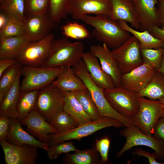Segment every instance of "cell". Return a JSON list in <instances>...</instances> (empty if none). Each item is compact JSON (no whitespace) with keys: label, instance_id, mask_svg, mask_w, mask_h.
I'll use <instances>...</instances> for the list:
<instances>
[{"label":"cell","instance_id":"13","mask_svg":"<svg viewBox=\"0 0 164 164\" xmlns=\"http://www.w3.org/2000/svg\"><path fill=\"white\" fill-rule=\"evenodd\" d=\"M6 164H35L38 156L37 147L25 144L18 146L6 140L0 141Z\"/></svg>","mask_w":164,"mask_h":164},{"label":"cell","instance_id":"35","mask_svg":"<svg viewBox=\"0 0 164 164\" xmlns=\"http://www.w3.org/2000/svg\"><path fill=\"white\" fill-rule=\"evenodd\" d=\"M0 9L2 12L10 13L24 22L26 19L25 0H0Z\"/></svg>","mask_w":164,"mask_h":164},{"label":"cell","instance_id":"26","mask_svg":"<svg viewBox=\"0 0 164 164\" xmlns=\"http://www.w3.org/2000/svg\"><path fill=\"white\" fill-rule=\"evenodd\" d=\"M120 26L135 37L140 43L141 49H157L162 47L163 41L153 36L148 30L141 31L135 29L125 21H118Z\"/></svg>","mask_w":164,"mask_h":164},{"label":"cell","instance_id":"45","mask_svg":"<svg viewBox=\"0 0 164 164\" xmlns=\"http://www.w3.org/2000/svg\"><path fill=\"white\" fill-rule=\"evenodd\" d=\"M18 63L15 59H0V77L6 70Z\"/></svg>","mask_w":164,"mask_h":164},{"label":"cell","instance_id":"3","mask_svg":"<svg viewBox=\"0 0 164 164\" xmlns=\"http://www.w3.org/2000/svg\"><path fill=\"white\" fill-rule=\"evenodd\" d=\"M76 76L84 82L96 105L101 117H107L118 120L125 127L133 125L131 119L115 111L110 104L104 94V89L97 85L92 80L82 59L73 67Z\"/></svg>","mask_w":164,"mask_h":164},{"label":"cell","instance_id":"10","mask_svg":"<svg viewBox=\"0 0 164 164\" xmlns=\"http://www.w3.org/2000/svg\"><path fill=\"white\" fill-rule=\"evenodd\" d=\"M104 93L111 107L122 116L131 119L138 112L139 103L136 94L121 85L104 90Z\"/></svg>","mask_w":164,"mask_h":164},{"label":"cell","instance_id":"17","mask_svg":"<svg viewBox=\"0 0 164 164\" xmlns=\"http://www.w3.org/2000/svg\"><path fill=\"white\" fill-rule=\"evenodd\" d=\"M20 121L21 124L26 126L27 132L42 142L49 143V134L57 133L56 129L35 108Z\"/></svg>","mask_w":164,"mask_h":164},{"label":"cell","instance_id":"32","mask_svg":"<svg viewBox=\"0 0 164 164\" xmlns=\"http://www.w3.org/2000/svg\"><path fill=\"white\" fill-rule=\"evenodd\" d=\"M49 14L54 21L58 23L69 15L72 0H49Z\"/></svg>","mask_w":164,"mask_h":164},{"label":"cell","instance_id":"44","mask_svg":"<svg viewBox=\"0 0 164 164\" xmlns=\"http://www.w3.org/2000/svg\"><path fill=\"white\" fill-rule=\"evenodd\" d=\"M155 38L164 42V28L158 26H153L148 29Z\"/></svg>","mask_w":164,"mask_h":164},{"label":"cell","instance_id":"39","mask_svg":"<svg viewBox=\"0 0 164 164\" xmlns=\"http://www.w3.org/2000/svg\"><path fill=\"white\" fill-rule=\"evenodd\" d=\"M78 150L72 142L68 141L49 146V149L47 152L49 159L54 160L62 154H65Z\"/></svg>","mask_w":164,"mask_h":164},{"label":"cell","instance_id":"25","mask_svg":"<svg viewBox=\"0 0 164 164\" xmlns=\"http://www.w3.org/2000/svg\"><path fill=\"white\" fill-rule=\"evenodd\" d=\"M64 92L63 110L71 116L77 127L92 121L90 117L84 110L73 92L69 91Z\"/></svg>","mask_w":164,"mask_h":164},{"label":"cell","instance_id":"22","mask_svg":"<svg viewBox=\"0 0 164 164\" xmlns=\"http://www.w3.org/2000/svg\"><path fill=\"white\" fill-rule=\"evenodd\" d=\"M22 67L19 70L15 82L0 103V116H5L10 118H19L17 106L21 93L20 78L22 75Z\"/></svg>","mask_w":164,"mask_h":164},{"label":"cell","instance_id":"33","mask_svg":"<svg viewBox=\"0 0 164 164\" xmlns=\"http://www.w3.org/2000/svg\"><path fill=\"white\" fill-rule=\"evenodd\" d=\"M48 122L56 129L57 133L65 132L77 127L71 116L63 110L59 112Z\"/></svg>","mask_w":164,"mask_h":164},{"label":"cell","instance_id":"20","mask_svg":"<svg viewBox=\"0 0 164 164\" xmlns=\"http://www.w3.org/2000/svg\"><path fill=\"white\" fill-rule=\"evenodd\" d=\"M92 80L104 90L116 87L111 77L102 69L97 58L90 52H84L82 57Z\"/></svg>","mask_w":164,"mask_h":164},{"label":"cell","instance_id":"7","mask_svg":"<svg viewBox=\"0 0 164 164\" xmlns=\"http://www.w3.org/2000/svg\"><path fill=\"white\" fill-rule=\"evenodd\" d=\"M65 69L24 66L22 69L24 77L20 85L21 92L39 90L52 83Z\"/></svg>","mask_w":164,"mask_h":164},{"label":"cell","instance_id":"8","mask_svg":"<svg viewBox=\"0 0 164 164\" xmlns=\"http://www.w3.org/2000/svg\"><path fill=\"white\" fill-rule=\"evenodd\" d=\"M119 133L125 138L126 141L122 149L116 153L117 158L120 157L133 147L140 145L151 148L158 154L160 159H164V142L153 135L144 133L134 125L125 127Z\"/></svg>","mask_w":164,"mask_h":164},{"label":"cell","instance_id":"48","mask_svg":"<svg viewBox=\"0 0 164 164\" xmlns=\"http://www.w3.org/2000/svg\"><path fill=\"white\" fill-rule=\"evenodd\" d=\"M164 74V53L162 55L161 63L159 69L157 70Z\"/></svg>","mask_w":164,"mask_h":164},{"label":"cell","instance_id":"31","mask_svg":"<svg viewBox=\"0 0 164 164\" xmlns=\"http://www.w3.org/2000/svg\"><path fill=\"white\" fill-rule=\"evenodd\" d=\"M38 90L21 92L17 106L18 115L20 120L27 117L34 109Z\"/></svg>","mask_w":164,"mask_h":164},{"label":"cell","instance_id":"11","mask_svg":"<svg viewBox=\"0 0 164 164\" xmlns=\"http://www.w3.org/2000/svg\"><path fill=\"white\" fill-rule=\"evenodd\" d=\"M54 37L55 35L51 33L39 40L30 42L16 59L24 66L40 67L49 55Z\"/></svg>","mask_w":164,"mask_h":164},{"label":"cell","instance_id":"43","mask_svg":"<svg viewBox=\"0 0 164 164\" xmlns=\"http://www.w3.org/2000/svg\"><path fill=\"white\" fill-rule=\"evenodd\" d=\"M153 135L164 142V117H161L154 127Z\"/></svg>","mask_w":164,"mask_h":164},{"label":"cell","instance_id":"24","mask_svg":"<svg viewBox=\"0 0 164 164\" xmlns=\"http://www.w3.org/2000/svg\"><path fill=\"white\" fill-rule=\"evenodd\" d=\"M52 83L63 92H74L87 87L83 81L75 74L73 67L66 68Z\"/></svg>","mask_w":164,"mask_h":164},{"label":"cell","instance_id":"14","mask_svg":"<svg viewBox=\"0 0 164 164\" xmlns=\"http://www.w3.org/2000/svg\"><path fill=\"white\" fill-rule=\"evenodd\" d=\"M24 23L25 36L31 42L44 38L52 33L57 26V23L53 20L49 13L28 16Z\"/></svg>","mask_w":164,"mask_h":164},{"label":"cell","instance_id":"21","mask_svg":"<svg viewBox=\"0 0 164 164\" xmlns=\"http://www.w3.org/2000/svg\"><path fill=\"white\" fill-rule=\"evenodd\" d=\"M112 9L109 18L118 21H124L136 29L140 25L134 4L132 0H110Z\"/></svg>","mask_w":164,"mask_h":164},{"label":"cell","instance_id":"29","mask_svg":"<svg viewBox=\"0 0 164 164\" xmlns=\"http://www.w3.org/2000/svg\"><path fill=\"white\" fill-rule=\"evenodd\" d=\"M5 12L7 21L0 29V37L25 36L24 22L10 13Z\"/></svg>","mask_w":164,"mask_h":164},{"label":"cell","instance_id":"9","mask_svg":"<svg viewBox=\"0 0 164 164\" xmlns=\"http://www.w3.org/2000/svg\"><path fill=\"white\" fill-rule=\"evenodd\" d=\"M140 43L133 36L111 52L122 74L128 73L144 63Z\"/></svg>","mask_w":164,"mask_h":164},{"label":"cell","instance_id":"37","mask_svg":"<svg viewBox=\"0 0 164 164\" xmlns=\"http://www.w3.org/2000/svg\"><path fill=\"white\" fill-rule=\"evenodd\" d=\"M140 52L144 63L152 66L156 70L159 69L164 53L163 48L141 49Z\"/></svg>","mask_w":164,"mask_h":164},{"label":"cell","instance_id":"28","mask_svg":"<svg viewBox=\"0 0 164 164\" xmlns=\"http://www.w3.org/2000/svg\"><path fill=\"white\" fill-rule=\"evenodd\" d=\"M136 95L154 101L164 98V74L156 70L147 86Z\"/></svg>","mask_w":164,"mask_h":164},{"label":"cell","instance_id":"15","mask_svg":"<svg viewBox=\"0 0 164 164\" xmlns=\"http://www.w3.org/2000/svg\"><path fill=\"white\" fill-rule=\"evenodd\" d=\"M156 70L144 63L130 72L122 74L121 85L136 94L147 86Z\"/></svg>","mask_w":164,"mask_h":164},{"label":"cell","instance_id":"49","mask_svg":"<svg viewBox=\"0 0 164 164\" xmlns=\"http://www.w3.org/2000/svg\"><path fill=\"white\" fill-rule=\"evenodd\" d=\"M159 101H160L163 104V110L164 111V98L162 99Z\"/></svg>","mask_w":164,"mask_h":164},{"label":"cell","instance_id":"47","mask_svg":"<svg viewBox=\"0 0 164 164\" xmlns=\"http://www.w3.org/2000/svg\"><path fill=\"white\" fill-rule=\"evenodd\" d=\"M7 21V17L5 13L2 12L0 14V29L5 25Z\"/></svg>","mask_w":164,"mask_h":164},{"label":"cell","instance_id":"51","mask_svg":"<svg viewBox=\"0 0 164 164\" xmlns=\"http://www.w3.org/2000/svg\"><path fill=\"white\" fill-rule=\"evenodd\" d=\"M163 117H164V116H163Z\"/></svg>","mask_w":164,"mask_h":164},{"label":"cell","instance_id":"18","mask_svg":"<svg viewBox=\"0 0 164 164\" xmlns=\"http://www.w3.org/2000/svg\"><path fill=\"white\" fill-rule=\"evenodd\" d=\"M136 11L140 31L153 26H160L158 8L159 0H132Z\"/></svg>","mask_w":164,"mask_h":164},{"label":"cell","instance_id":"27","mask_svg":"<svg viewBox=\"0 0 164 164\" xmlns=\"http://www.w3.org/2000/svg\"><path fill=\"white\" fill-rule=\"evenodd\" d=\"M63 161L66 164H101V159L95 146L90 149L79 150L73 153L65 154Z\"/></svg>","mask_w":164,"mask_h":164},{"label":"cell","instance_id":"23","mask_svg":"<svg viewBox=\"0 0 164 164\" xmlns=\"http://www.w3.org/2000/svg\"><path fill=\"white\" fill-rule=\"evenodd\" d=\"M30 42L25 36L0 37V59H16Z\"/></svg>","mask_w":164,"mask_h":164},{"label":"cell","instance_id":"19","mask_svg":"<svg viewBox=\"0 0 164 164\" xmlns=\"http://www.w3.org/2000/svg\"><path fill=\"white\" fill-rule=\"evenodd\" d=\"M20 121L18 118H11L6 141L15 145H28L47 151L49 149V143L40 141L25 131L21 126Z\"/></svg>","mask_w":164,"mask_h":164},{"label":"cell","instance_id":"46","mask_svg":"<svg viewBox=\"0 0 164 164\" xmlns=\"http://www.w3.org/2000/svg\"><path fill=\"white\" fill-rule=\"evenodd\" d=\"M157 4L160 26L164 28V0H159Z\"/></svg>","mask_w":164,"mask_h":164},{"label":"cell","instance_id":"4","mask_svg":"<svg viewBox=\"0 0 164 164\" xmlns=\"http://www.w3.org/2000/svg\"><path fill=\"white\" fill-rule=\"evenodd\" d=\"M125 126L121 122L114 119L103 117L95 121H92L76 127L65 132L49 134V146L71 140L80 141L83 138L106 128H119Z\"/></svg>","mask_w":164,"mask_h":164},{"label":"cell","instance_id":"30","mask_svg":"<svg viewBox=\"0 0 164 164\" xmlns=\"http://www.w3.org/2000/svg\"><path fill=\"white\" fill-rule=\"evenodd\" d=\"M73 92L84 111L90 117L92 121L97 120L102 118L87 88L84 90Z\"/></svg>","mask_w":164,"mask_h":164},{"label":"cell","instance_id":"36","mask_svg":"<svg viewBox=\"0 0 164 164\" xmlns=\"http://www.w3.org/2000/svg\"><path fill=\"white\" fill-rule=\"evenodd\" d=\"M22 64L15 63L6 70L0 77V93L5 96L15 82Z\"/></svg>","mask_w":164,"mask_h":164},{"label":"cell","instance_id":"42","mask_svg":"<svg viewBox=\"0 0 164 164\" xmlns=\"http://www.w3.org/2000/svg\"><path fill=\"white\" fill-rule=\"evenodd\" d=\"M11 118L5 116H0V141L6 140Z\"/></svg>","mask_w":164,"mask_h":164},{"label":"cell","instance_id":"5","mask_svg":"<svg viewBox=\"0 0 164 164\" xmlns=\"http://www.w3.org/2000/svg\"><path fill=\"white\" fill-rule=\"evenodd\" d=\"M64 94L52 83L38 91L35 109L48 121L63 111Z\"/></svg>","mask_w":164,"mask_h":164},{"label":"cell","instance_id":"40","mask_svg":"<svg viewBox=\"0 0 164 164\" xmlns=\"http://www.w3.org/2000/svg\"><path fill=\"white\" fill-rule=\"evenodd\" d=\"M110 142L108 136H104L96 140L94 146L100 154L102 163L109 162L108 155Z\"/></svg>","mask_w":164,"mask_h":164},{"label":"cell","instance_id":"16","mask_svg":"<svg viewBox=\"0 0 164 164\" xmlns=\"http://www.w3.org/2000/svg\"><path fill=\"white\" fill-rule=\"evenodd\" d=\"M90 52L97 58L102 69L111 77L116 87L121 86L122 74L117 61L107 45L103 43L102 45H93Z\"/></svg>","mask_w":164,"mask_h":164},{"label":"cell","instance_id":"12","mask_svg":"<svg viewBox=\"0 0 164 164\" xmlns=\"http://www.w3.org/2000/svg\"><path fill=\"white\" fill-rule=\"evenodd\" d=\"M112 9L110 0H72L69 14L75 19H82L89 14L109 17Z\"/></svg>","mask_w":164,"mask_h":164},{"label":"cell","instance_id":"38","mask_svg":"<svg viewBox=\"0 0 164 164\" xmlns=\"http://www.w3.org/2000/svg\"><path fill=\"white\" fill-rule=\"evenodd\" d=\"M25 4L26 17L44 14L49 10V0H25Z\"/></svg>","mask_w":164,"mask_h":164},{"label":"cell","instance_id":"6","mask_svg":"<svg viewBox=\"0 0 164 164\" xmlns=\"http://www.w3.org/2000/svg\"><path fill=\"white\" fill-rule=\"evenodd\" d=\"M139 108L131 118L134 125L144 133L153 135L154 127L159 120L163 117V105L159 100H152L144 97H138Z\"/></svg>","mask_w":164,"mask_h":164},{"label":"cell","instance_id":"2","mask_svg":"<svg viewBox=\"0 0 164 164\" xmlns=\"http://www.w3.org/2000/svg\"><path fill=\"white\" fill-rule=\"evenodd\" d=\"M84 48L81 41L71 42L66 38L54 39L49 55L40 67H73L82 59Z\"/></svg>","mask_w":164,"mask_h":164},{"label":"cell","instance_id":"41","mask_svg":"<svg viewBox=\"0 0 164 164\" xmlns=\"http://www.w3.org/2000/svg\"><path fill=\"white\" fill-rule=\"evenodd\" d=\"M134 155L138 156H144L147 158L150 164H163L156 161V159H160L158 154L155 152L151 153L142 149L137 148L132 152Z\"/></svg>","mask_w":164,"mask_h":164},{"label":"cell","instance_id":"34","mask_svg":"<svg viewBox=\"0 0 164 164\" xmlns=\"http://www.w3.org/2000/svg\"><path fill=\"white\" fill-rule=\"evenodd\" d=\"M60 28L62 34L67 38L79 40L90 37L88 30L84 25L77 22H69Z\"/></svg>","mask_w":164,"mask_h":164},{"label":"cell","instance_id":"1","mask_svg":"<svg viewBox=\"0 0 164 164\" xmlns=\"http://www.w3.org/2000/svg\"><path fill=\"white\" fill-rule=\"evenodd\" d=\"M81 20L93 27L92 36L109 48L118 47L131 36L130 33L123 29L118 21L107 16L87 15Z\"/></svg>","mask_w":164,"mask_h":164},{"label":"cell","instance_id":"50","mask_svg":"<svg viewBox=\"0 0 164 164\" xmlns=\"http://www.w3.org/2000/svg\"><path fill=\"white\" fill-rule=\"evenodd\" d=\"M162 47L164 49V42H163V44H162Z\"/></svg>","mask_w":164,"mask_h":164}]
</instances>
